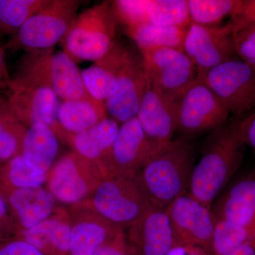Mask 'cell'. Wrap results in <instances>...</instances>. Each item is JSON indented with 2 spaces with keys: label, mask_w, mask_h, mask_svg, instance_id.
I'll list each match as a JSON object with an SVG mask.
<instances>
[{
  "label": "cell",
  "mask_w": 255,
  "mask_h": 255,
  "mask_svg": "<svg viewBox=\"0 0 255 255\" xmlns=\"http://www.w3.org/2000/svg\"><path fill=\"white\" fill-rule=\"evenodd\" d=\"M240 130L246 145L255 150V112L240 121Z\"/></svg>",
  "instance_id": "ab89813d"
},
{
  "label": "cell",
  "mask_w": 255,
  "mask_h": 255,
  "mask_svg": "<svg viewBox=\"0 0 255 255\" xmlns=\"http://www.w3.org/2000/svg\"><path fill=\"white\" fill-rule=\"evenodd\" d=\"M187 27L161 26L147 22L128 28L127 32L139 50L167 48L183 50Z\"/></svg>",
  "instance_id": "cb8c5ba5"
},
{
  "label": "cell",
  "mask_w": 255,
  "mask_h": 255,
  "mask_svg": "<svg viewBox=\"0 0 255 255\" xmlns=\"http://www.w3.org/2000/svg\"><path fill=\"white\" fill-rule=\"evenodd\" d=\"M177 246L201 247L210 253L215 219L211 208L184 194L166 209Z\"/></svg>",
  "instance_id": "5bb4252c"
},
{
  "label": "cell",
  "mask_w": 255,
  "mask_h": 255,
  "mask_svg": "<svg viewBox=\"0 0 255 255\" xmlns=\"http://www.w3.org/2000/svg\"><path fill=\"white\" fill-rule=\"evenodd\" d=\"M58 118L66 131L76 134L88 130L109 117L105 103L74 100L60 103Z\"/></svg>",
  "instance_id": "603a6c76"
},
{
  "label": "cell",
  "mask_w": 255,
  "mask_h": 255,
  "mask_svg": "<svg viewBox=\"0 0 255 255\" xmlns=\"http://www.w3.org/2000/svg\"><path fill=\"white\" fill-rule=\"evenodd\" d=\"M149 0H117L112 1V9L118 22L127 29L149 22Z\"/></svg>",
  "instance_id": "d6a6232c"
},
{
  "label": "cell",
  "mask_w": 255,
  "mask_h": 255,
  "mask_svg": "<svg viewBox=\"0 0 255 255\" xmlns=\"http://www.w3.org/2000/svg\"><path fill=\"white\" fill-rule=\"evenodd\" d=\"M87 200L101 216L124 230L152 206L135 176L105 177Z\"/></svg>",
  "instance_id": "52a82bcc"
},
{
  "label": "cell",
  "mask_w": 255,
  "mask_h": 255,
  "mask_svg": "<svg viewBox=\"0 0 255 255\" xmlns=\"http://www.w3.org/2000/svg\"><path fill=\"white\" fill-rule=\"evenodd\" d=\"M93 255H131V253L124 233L97 250Z\"/></svg>",
  "instance_id": "f35d334b"
},
{
  "label": "cell",
  "mask_w": 255,
  "mask_h": 255,
  "mask_svg": "<svg viewBox=\"0 0 255 255\" xmlns=\"http://www.w3.org/2000/svg\"><path fill=\"white\" fill-rule=\"evenodd\" d=\"M240 121L233 120L211 131L206 139L200 160L194 165L189 193L207 207L239 168L244 157Z\"/></svg>",
  "instance_id": "6da1fadb"
},
{
  "label": "cell",
  "mask_w": 255,
  "mask_h": 255,
  "mask_svg": "<svg viewBox=\"0 0 255 255\" xmlns=\"http://www.w3.org/2000/svg\"><path fill=\"white\" fill-rule=\"evenodd\" d=\"M50 0H0V33L14 35Z\"/></svg>",
  "instance_id": "4316f807"
},
{
  "label": "cell",
  "mask_w": 255,
  "mask_h": 255,
  "mask_svg": "<svg viewBox=\"0 0 255 255\" xmlns=\"http://www.w3.org/2000/svg\"><path fill=\"white\" fill-rule=\"evenodd\" d=\"M230 114L212 90L196 78L178 101L177 130L186 134L213 130L226 124Z\"/></svg>",
  "instance_id": "7c38bea8"
},
{
  "label": "cell",
  "mask_w": 255,
  "mask_h": 255,
  "mask_svg": "<svg viewBox=\"0 0 255 255\" xmlns=\"http://www.w3.org/2000/svg\"><path fill=\"white\" fill-rule=\"evenodd\" d=\"M0 167H1V163H0Z\"/></svg>",
  "instance_id": "f6af8a7d"
},
{
  "label": "cell",
  "mask_w": 255,
  "mask_h": 255,
  "mask_svg": "<svg viewBox=\"0 0 255 255\" xmlns=\"http://www.w3.org/2000/svg\"><path fill=\"white\" fill-rule=\"evenodd\" d=\"M232 26H202L191 22L188 26L183 50L194 64L201 77L236 54Z\"/></svg>",
  "instance_id": "4fadbf2b"
},
{
  "label": "cell",
  "mask_w": 255,
  "mask_h": 255,
  "mask_svg": "<svg viewBox=\"0 0 255 255\" xmlns=\"http://www.w3.org/2000/svg\"><path fill=\"white\" fill-rule=\"evenodd\" d=\"M227 255H255V239L243 243Z\"/></svg>",
  "instance_id": "b9f144b4"
},
{
  "label": "cell",
  "mask_w": 255,
  "mask_h": 255,
  "mask_svg": "<svg viewBox=\"0 0 255 255\" xmlns=\"http://www.w3.org/2000/svg\"><path fill=\"white\" fill-rule=\"evenodd\" d=\"M120 126L113 119H105L88 130L73 134L70 147L87 158L102 163L110 153Z\"/></svg>",
  "instance_id": "7402d4cb"
},
{
  "label": "cell",
  "mask_w": 255,
  "mask_h": 255,
  "mask_svg": "<svg viewBox=\"0 0 255 255\" xmlns=\"http://www.w3.org/2000/svg\"><path fill=\"white\" fill-rule=\"evenodd\" d=\"M20 231L9 214L4 198L0 193V244L16 239Z\"/></svg>",
  "instance_id": "d590c367"
},
{
  "label": "cell",
  "mask_w": 255,
  "mask_h": 255,
  "mask_svg": "<svg viewBox=\"0 0 255 255\" xmlns=\"http://www.w3.org/2000/svg\"><path fill=\"white\" fill-rule=\"evenodd\" d=\"M230 23L233 30L246 25L255 26V0L241 1Z\"/></svg>",
  "instance_id": "8d00e7d4"
},
{
  "label": "cell",
  "mask_w": 255,
  "mask_h": 255,
  "mask_svg": "<svg viewBox=\"0 0 255 255\" xmlns=\"http://www.w3.org/2000/svg\"><path fill=\"white\" fill-rule=\"evenodd\" d=\"M27 128L17 119L7 101L0 104V163L21 155L23 137Z\"/></svg>",
  "instance_id": "484cf974"
},
{
  "label": "cell",
  "mask_w": 255,
  "mask_h": 255,
  "mask_svg": "<svg viewBox=\"0 0 255 255\" xmlns=\"http://www.w3.org/2000/svg\"><path fill=\"white\" fill-rule=\"evenodd\" d=\"M70 222V254L93 255L124 233V229L97 213L87 200L68 209Z\"/></svg>",
  "instance_id": "9a60e30c"
},
{
  "label": "cell",
  "mask_w": 255,
  "mask_h": 255,
  "mask_svg": "<svg viewBox=\"0 0 255 255\" xmlns=\"http://www.w3.org/2000/svg\"><path fill=\"white\" fill-rule=\"evenodd\" d=\"M177 103L164 98L147 81L136 118L155 153L174 140L177 130Z\"/></svg>",
  "instance_id": "e0dca14e"
},
{
  "label": "cell",
  "mask_w": 255,
  "mask_h": 255,
  "mask_svg": "<svg viewBox=\"0 0 255 255\" xmlns=\"http://www.w3.org/2000/svg\"><path fill=\"white\" fill-rule=\"evenodd\" d=\"M0 255H45L21 240H11L0 244Z\"/></svg>",
  "instance_id": "74e56055"
},
{
  "label": "cell",
  "mask_w": 255,
  "mask_h": 255,
  "mask_svg": "<svg viewBox=\"0 0 255 255\" xmlns=\"http://www.w3.org/2000/svg\"><path fill=\"white\" fill-rule=\"evenodd\" d=\"M81 2L78 0H50L23 23L5 48L26 52L53 49L66 36L78 16Z\"/></svg>",
  "instance_id": "8992f818"
},
{
  "label": "cell",
  "mask_w": 255,
  "mask_h": 255,
  "mask_svg": "<svg viewBox=\"0 0 255 255\" xmlns=\"http://www.w3.org/2000/svg\"><path fill=\"white\" fill-rule=\"evenodd\" d=\"M8 210L19 229H29L49 218L59 209L58 201L43 188L0 190Z\"/></svg>",
  "instance_id": "d6986e66"
},
{
  "label": "cell",
  "mask_w": 255,
  "mask_h": 255,
  "mask_svg": "<svg viewBox=\"0 0 255 255\" xmlns=\"http://www.w3.org/2000/svg\"><path fill=\"white\" fill-rule=\"evenodd\" d=\"M211 211L215 220H226L255 231V209L244 201L223 194Z\"/></svg>",
  "instance_id": "1f68e13d"
},
{
  "label": "cell",
  "mask_w": 255,
  "mask_h": 255,
  "mask_svg": "<svg viewBox=\"0 0 255 255\" xmlns=\"http://www.w3.org/2000/svg\"><path fill=\"white\" fill-rule=\"evenodd\" d=\"M197 78L231 114L241 116L255 108V71L241 60L232 58Z\"/></svg>",
  "instance_id": "30bf717a"
},
{
  "label": "cell",
  "mask_w": 255,
  "mask_h": 255,
  "mask_svg": "<svg viewBox=\"0 0 255 255\" xmlns=\"http://www.w3.org/2000/svg\"><path fill=\"white\" fill-rule=\"evenodd\" d=\"M105 178L100 164L73 150L53 164L47 189L60 202L73 205L89 199Z\"/></svg>",
  "instance_id": "ba28073f"
},
{
  "label": "cell",
  "mask_w": 255,
  "mask_h": 255,
  "mask_svg": "<svg viewBox=\"0 0 255 255\" xmlns=\"http://www.w3.org/2000/svg\"><path fill=\"white\" fill-rule=\"evenodd\" d=\"M3 102H4V100H2V99L0 98V104L2 103Z\"/></svg>",
  "instance_id": "ee69618b"
},
{
  "label": "cell",
  "mask_w": 255,
  "mask_h": 255,
  "mask_svg": "<svg viewBox=\"0 0 255 255\" xmlns=\"http://www.w3.org/2000/svg\"><path fill=\"white\" fill-rule=\"evenodd\" d=\"M59 140L55 132L43 124L27 128L21 155L38 173L48 174L57 161Z\"/></svg>",
  "instance_id": "44dd1931"
},
{
  "label": "cell",
  "mask_w": 255,
  "mask_h": 255,
  "mask_svg": "<svg viewBox=\"0 0 255 255\" xmlns=\"http://www.w3.org/2000/svg\"><path fill=\"white\" fill-rule=\"evenodd\" d=\"M10 95L7 102L18 120L26 128L43 124L55 132L58 140L70 146L73 134L61 127L58 118L61 102L54 92L34 85H7Z\"/></svg>",
  "instance_id": "8fae6325"
},
{
  "label": "cell",
  "mask_w": 255,
  "mask_h": 255,
  "mask_svg": "<svg viewBox=\"0 0 255 255\" xmlns=\"http://www.w3.org/2000/svg\"><path fill=\"white\" fill-rule=\"evenodd\" d=\"M131 255H166L177 246L166 209L152 206L128 228Z\"/></svg>",
  "instance_id": "ac0fdd59"
},
{
  "label": "cell",
  "mask_w": 255,
  "mask_h": 255,
  "mask_svg": "<svg viewBox=\"0 0 255 255\" xmlns=\"http://www.w3.org/2000/svg\"><path fill=\"white\" fill-rule=\"evenodd\" d=\"M82 79L90 95L98 102L105 103L116 89L115 75L101 60L81 71Z\"/></svg>",
  "instance_id": "4dcf8cb0"
},
{
  "label": "cell",
  "mask_w": 255,
  "mask_h": 255,
  "mask_svg": "<svg viewBox=\"0 0 255 255\" xmlns=\"http://www.w3.org/2000/svg\"><path fill=\"white\" fill-rule=\"evenodd\" d=\"M46 87L63 101L85 100L103 103L90 95L76 63L65 52L53 49L26 52L16 76L6 85Z\"/></svg>",
  "instance_id": "3957f363"
},
{
  "label": "cell",
  "mask_w": 255,
  "mask_h": 255,
  "mask_svg": "<svg viewBox=\"0 0 255 255\" xmlns=\"http://www.w3.org/2000/svg\"><path fill=\"white\" fill-rule=\"evenodd\" d=\"M16 239L26 242L45 255H68L70 222L68 209L59 207L54 214L34 227L20 231Z\"/></svg>",
  "instance_id": "ffe728a7"
},
{
  "label": "cell",
  "mask_w": 255,
  "mask_h": 255,
  "mask_svg": "<svg viewBox=\"0 0 255 255\" xmlns=\"http://www.w3.org/2000/svg\"><path fill=\"white\" fill-rule=\"evenodd\" d=\"M149 22L175 27H187L190 23L188 0H149Z\"/></svg>",
  "instance_id": "f1b7e54d"
},
{
  "label": "cell",
  "mask_w": 255,
  "mask_h": 255,
  "mask_svg": "<svg viewBox=\"0 0 255 255\" xmlns=\"http://www.w3.org/2000/svg\"><path fill=\"white\" fill-rule=\"evenodd\" d=\"M232 38L236 54L255 71V26L246 25L236 28Z\"/></svg>",
  "instance_id": "836d02e7"
},
{
  "label": "cell",
  "mask_w": 255,
  "mask_h": 255,
  "mask_svg": "<svg viewBox=\"0 0 255 255\" xmlns=\"http://www.w3.org/2000/svg\"><path fill=\"white\" fill-rule=\"evenodd\" d=\"M68 255H72L69 254Z\"/></svg>",
  "instance_id": "bcb514c9"
},
{
  "label": "cell",
  "mask_w": 255,
  "mask_h": 255,
  "mask_svg": "<svg viewBox=\"0 0 255 255\" xmlns=\"http://www.w3.org/2000/svg\"><path fill=\"white\" fill-rule=\"evenodd\" d=\"M224 194L244 201L255 209V171L238 178L225 191Z\"/></svg>",
  "instance_id": "e575fe53"
},
{
  "label": "cell",
  "mask_w": 255,
  "mask_h": 255,
  "mask_svg": "<svg viewBox=\"0 0 255 255\" xmlns=\"http://www.w3.org/2000/svg\"><path fill=\"white\" fill-rule=\"evenodd\" d=\"M194 165V146L181 137L150 155L135 177L151 204L166 209L189 193Z\"/></svg>",
  "instance_id": "7a4b0ae2"
},
{
  "label": "cell",
  "mask_w": 255,
  "mask_h": 255,
  "mask_svg": "<svg viewBox=\"0 0 255 255\" xmlns=\"http://www.w3.org/2000/svg\"><path fill=\"white\" fill-rule=\"evenodd\" d=\"M241 1L238 0H188L191 22L202 26H217L234 14Z\"/></svg>",
  "instance_id": "f546056e"
},
{
  "label": "cell",
  "mask_w": 255,
  "mask_h": 255,
  "mask_svg": "<svg viewBox=\"0 0 255 255\" xmlns=\"http://www.w3.org/2000/svg\"><path fill=\"white\" fill-rule=\"evenodd\" d=\"M151 155L150 145L135 117L121 125L101 167L105 177H134Z\"/></svg>",
  "instance_id": "2e32d148"
},
{
  "label": "cell",
  "mask_w": 255,
  "mask_h": 255,
  "mask_svg": "<svg viewBox=\"0 0 255 255\" xmlns=\"http://www.w3.org/2000/svg\"><path fill=\"white\" fill-rule=\"evenodd\" d=\"M115 75L116 89L105 102L110 118L123 124L136 117L147 85L142 58L128 47L116 42L114 48L100 60Z\"/></svg>",
  "instance_id": "5b68a950"
},
{
  "label": "cell",
  "mask_w": 255,
  "mask_h": 255,
  "mask_svg": "<svg viewBox=\"0 0 255 255\" xmlns=\"http://www.w3.org/2000/svg\"><path fill=\"white\" fill-rule=\"evenodd\" d=\"M48 174H42L18 155L0 167V190L34 189L46 183Z\"/></svg>",
  "instance_id": "d4e9b609"
},
{
  "label": "cell",
  "mask_w": 255,
  "mask_h": 255,
  "mask_svg": "<svg viewBox=\"0 0 255 255\" xmlns=\"http://www.w3.org/2000/svg\"><path fill=\"white\" fill-rule=\"evenodd\" d=\"M147 81L164 98L177 103L197 78L194 64L183 50L167 48L140 50Z\"/></svg>",
  "instance_id": "9c48e42d"
},
{
  "label": "cell",
  "mask_w": 255,
  "mask_h": 255,
  "mask_svg": "<svg viewBox=\"0 0 255 255\" xmlns=\"http://www.w3.org/2000/svg\"><path fill=\"white\" fill-rule=\"evenodd\" d=\"M118 21L112 1H103L80 13L63 38V51L76 63L97 62L114 48Z\"/></svg>",
  "instance_id": "277c9868"
},
{
  "label": "cell",
  "mask_w": 255,
  "mask_h": 255,
  "mask_svg": "<svg viewBox=\"0 0 255 255\" xmlns=\"http://www.w3.org/2000/svg\"><path fill=\"white\" fill-rule=\"evenodd\" d=\"M10 80L6 68L4 51L0 47V85H5Z\"/></svg>",
  "instance_id": "7bdbcfd3"
},
{
  "label": "cell",
  "mask_w": 255,
  "mask_h": 255,
  "mask_svg": "<svg viewBox=\"0 0 255 255\" xmlns=\"http://www.w3.org/2000/svg\"><path fill=\"white\" fill-rule=\"evenodd\" d=\"M255 239V231L226 220H215L210 253L227 255L243 243Z\"/></svg>",
  "instance_id": "83f0119b"
},
{
  "label": "cell",
  "mask_w": 255,
  "mask_h": 255,
  "mask_svg": "<svg viewBox=\"0 0 255 255\" xmlns=\"http://www.w3.org/2000/svg\"><path fill=\"white\" fill-rule=\"evenodd\" d=\"M166 255H212L209 251L201 247L186 246H177L171 250Z\"/></svg>",
  "instance_id": "60d3db41"
}]
</instances>
